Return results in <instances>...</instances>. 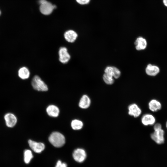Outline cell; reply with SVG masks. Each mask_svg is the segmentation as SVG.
Returning <instances> with one entry per match:
<instances>
[{
    "instance_id": "cell-1",
    "label": "cell",
    "mask_w": 167,
    "mask_h": 167,
    "mask_svg": "<svg viewBox=\"0 0 167 167\" xmlns=\"http://www.w3.org/2000/svg\"><path fill=\"white\" fill-rule=\"evenodd\" d=\"M49 140L53 145L57 148L62 146L65 142L64 136L58 132L52 133L49 137Z\"/></svg>"
},
{
    "instance_id": "cell-2",
    "label": "cell",
    "mask_w": 167,
    "mask_h": 167,
    "mask_svg": "<svg viewBox=\"0 0 167 167\" xmlns=\"http://www.w3.org/2000/svg\"><path fill=\"white\" fill-rule=\"evenodd\" d=\"M31 84L33 88L38 91H46L48 89L47 85L37 75H35L33 78Z\"/></svg>"
},
{
    "instance_id": "cell-3",
    "label": "cell",
    "mask_w": 167,
    "mask_h": 167,
    "mask_svg": "<svg viewBox=\"0 0 167 167\" xmlns=\"http://www.w3.org/2000/svg\"><path fill=\"white\" fill-rule=\"evenodd\" d=\"M39 2L40 4V11L44 15L50 14L53 10L56 7L55 5H53L50 2L46 0H40Z\"/></svg>"
},
{
    "instance_id": "cell-4",
    "label": "cell",
    "mask_w": 167,
    "mask_h": 167,
    "mask_svg": "<svg viewBox=\"0 0 167 167\" xmlns=\"http://www.w3.org/2000/svg\"><path fill=\"white\" fill-rule=\"evenodd\" d=\"M150 137L156 143L158 144H162L165 141V131L162 129L154 131L151 134Z\"/></svg>"
},
{
    "instance_id": "cell-5",
    "label": "cell",
    "mask_w": 167,
    "mask_h": 167,
    "mask_svg": "<svg viewBox=\"0 0 167 167\" xmlns=\"http://www.w3.org/2000/svg\"><path fill=\"white\" fill-rule=\"evenodd\" d=\"M58 54L59 60L62 63H67L70 59L71 56L68 52L67 49L65 47H62L60 48Z\"/></svg>"
},
{
    "instance_id": "cell-6",
    "label": "cell",
    "mask_w": 167,
    "mask_h": 167,
    "mask_svg": "<svg viewBox=\"0 0 167 167\" xmlns=\"http://www.w3.org/2000/svg\"><path fill=\"white\" fill-rule=\"evenodd\" d=\"M6 126L8 127L12 128L16 124L17 119L15 115L11 113H6L4 116Z\"/></svg>"
},
{
    "instance_id": "cell-7",
    "label": "cell",
    "mask_w": 167,
    "mask_h": 167,
    "mask_svg": "<svg viewBox=\"0 0 167 167\" xmlns=\"http://www.w3.org/2000/svg\"><path fill=\"white\" fill-rule=\"evenodd\" d=\"M128 109L129 115L135 118L139 116L142 113L141 109L135 103L129 105L128 106Z\"/></svg>"
},
{
    "instance_id": "cell-8",
    "label": "cell",
    "mask_w": 167,
    "mask_h": 167,
    "mask_svg": "<svg viewBox=\"0 0 167 167\" xmlns=\"http://www.w3.org/2000/svg\"><path fill=\"white\" fill-rule=\"evenodd\" d=\"M86 154L85 151L82 148H77L74 151L73 156L76 161L81 163L84 161L86 157Z\"/></svg>"
},
{
    "instance_id": "cell-9",
    "label": "cell",
    "mask_w": 167,
    "mask_h": 167,
    "mask_svg": "<svg viewBox=\"0 0 167 167\" xmlns=\"http://www.w3.org/2000/svg\"><path fill=\"white\" fill-rule=\"evenodd\" d=\"M156 118L150 113L145 114L141 118V123L144 126L153 125L156 123Z\"/></svg>"
},
{
    "instance_id": "cell-10",
    "label": "cell",
    "mask_w": 167,
    "mask_h": 167,
    "mask_svg": "<svg viewBox=\"0 0 167 167\" xmlns=\"http://www.w3.org/2000/svg\"><path fill=\"white\" fill-rule=\"evenodd\" d=\"M28 142L30 148L36 153H41L45 149V146L43 143L37 142L31 139H29Z\"/></svg>"
},
{
    "instance_id": "cell-11",
    "label": "cell",
    "mask_w": 167,
    "mask_h": 167,
    "mask_svg": "<svg viewBox=\"0 0 167 167\" xmlns=\"http://www.w3.org/2000/svg\"><path fill=\"white\" fill-rule=\"evenodd\" d=\"M148 108L152 112H156L161 110L162 108L161 102L156 99H152L148 104Z\"/></svg>"
},
{
    "instance_id": "cell-12",
    "label": "cell",
    "mask_w": 167,
    "mask_h": 167,
    "mask_svg": "<svg viewBox=\"0 0 167 167\" xmlns=\"http://www.w3.org/2000/svg\"><path fill=\"white\" fill-rule=\"evenodd\" d=\"M78 36L77 34L72 30H69L65 32L64 37L65 40L68 42L72 43L76 39Z\"/></svg>"
},
{
    "instance_id": "cell-13",
    "label": "cell",
    "mask_w": 167,
    "mask_h": 167,
    "mask_svg": "<svg viewBox=\"0 0 167 167\" xmlns=\"http://www.w3.org/2000/svg\"><path fill=\"white\" fill-rule=\"evenodd\" d=\"M135 48L137 50H140L145 49L147 45L146 40L142 37H139L137 38L135 42Z\"/></svg>"
},
{
    "instance_id": "cell-14",
    "label": "cell",
    "mask_w": 167,
    "mask_h": 167,
    "mask_svg": "<svg viewBox=\"0 0 167 167\" xmlns=\"http://www.w3.org/2000/svg\"><path fill=\"white\" fill-rule=\"evenodd\" d=\"M145 70L146 74L151 76H155L160 72V69L158 66L151 64L147 65Z\"/></svg>"
},
{
    "instance_id": "cell-15",
    "label": "cell",
    "mask_w": 167,
    "mask_h": 167,
    "mask_svg": "<svg viewBox=\"0 0 167 167\" xmlns=\"http://www.w3.org/2000/svg\"><path fill=\"white\" fill-rule=\"evenodd\" d=\"M91 103V101L89 97L87 95H84L80 99L79 106L82 109H86L88 108Z\"/></svg>"
},
{
    "instance_id": "cell-16",
    "label": "cell",
    "mask_w": 167,
    "mask_h": 167,
    "mask_svg": "<svg viewBox=\"0 0 167 167\" xmlns=\"http://www.w3.org/2000/svg\"><path fill=\"white\" fill-rule=\"evenodd\" d=\"M46 111L49 116L54 117H58L59 113L58 108L54 105H49L47 108Z\"/></svg>"
},
{
    "instance_id": "cell-17",
    "label": "cell",
    "mask_w": 167,
    "mask_h": 167,
    "mask_svg": "<svg viewBox=\"0 0 167 167\" xmlns=\"http://www.w3.org/2000/svg\"><path fill=\"white\" fill-rule=\"evenodd\" d=\"M18 74L19 77L22 79H28L30 75V72L28 69L26 67H23L20 68L18 71Z\"/></svg>"
},
{
    "instance_id": "cell-18",
    "label": "cell",
    "mask_w": 167,
    "mask_h": 167,
    "mask_svg": "<svg viewBox=\"0 0 167 167\" xmlns=\"http://www.w3.org/2000/svg\"><path fill=\"white\" fill-rule=\"evenodd\" d=\"M83 126V122L79 120L75 119L71 122V126L74 130H79L81 129Z\"/></svg>"
},
{
    "instance_id": "cell-19",
    "label": "cell",
    "mask_w": 167,
    "mask_h": 167,
    "mask_svg": "<svg viewBox=\"0 0 167 167\" xmlns=\"http://www.w3.org/2000/svg\"><path fill=\"white\" fill-rule=\"evenodd\" d=\"M33 156L30 150L27 149L24 151V160L26 164L29 163L31 159L33 158Z\"/></svg>"
},
{
    "instance_id": "cell-20",
    "label": "cell",
    "mask_w": 167,
    "mask_h": 167,
    "mask_svg": "<svg viewBox=\"0 0 167 167\" xmlns=\"http://www.w3.org/2000/svg\"><path fill=\"white\" fill-rule=\"evenodd\" d=\"M113 77L112 75L105 73L103 75V78L105 82L107 84L111 85L113 84L114 82Z\"/></svg>"
},
{
    "instance_id": "cell-21",
    "label": "cell",
    "mask_w": 167,
    "mask_h": 167,
    "mask_svg": "<svg viewBox=\"0 0 167 167\" xmlns=\"http://www.w3.org/2000/svg\"><path fill=\"white\" fill-rule=\"evenodd\" d=\"M153 125L154 131L162 129V125L160 123H155Z\"/></svg>"
},
{
    "instance_id": "cell-22",
    "label": "cell",
    "mask_w": 167,
    "mask_h": 167,
    "mask_svg": "<svg viewBox=\"0 0 167 167\" xmlns=\"http://www.w3.org/2000/svg\"><path fill=\"white\" fill-rule=\"evenodd\" d=\"M66 164L65 163H62L61 161L59 160L57 162L55 167H67Z\"/></svg>"
},
{
    "instance_id": "cell-23",
    "label": "cell",
    "mask_w": 167,
    "mask_h": 167,
    "mask_svg": "<svg viewBox=\"0 0 167 167\" xmlns=\"http://www.w3.org/2000/svg\"><path fill=\"white\" fill-rule=\"evenodd\" d=\"M76 1L80 4L85 5L88 4L90 0H76Z\"/></svg>"
},
{
    "instance_id": "cell-24",
    "label": "cell",
    "mask_w": 167,
    "mask_h": 167,
    "mask_svg": "<svg viewBox=\"0 0 167 167\" xmlns=\"http://www.w3.org/2000/svg\"><path fill=\"white\" fill-rule=\"evenodd\" d=\"M163 5L167 7V0H162Z\"/></svg>"
},
{
    "instance_id": "cell-25",
    "label": "cell",
    "mask_w": 167,
    "mask_h": 167,
    "mask_svg": "<svg viewBox=\"0 0 167 167\" xmlns=\"http://www.w3.org/2000/svg\"><path fill=\"white\" fill-rule=\"evenodd\" d=\"M165 126H166V129H167V121H166V122Z\"/></svg>"
},
{
    "instance_id": "cell-26",
    "label": "cell",
    "mask_w": 167,
    "mask_h": 167,
    "mask_svg": "<svg viewBox=\"0 0 167 167\" xmlns=\"http://www.w3.org/2000/svg\"><path fill=\"white\" fill-rule=\"evenodd\" d=\"M1 14V12H0V15Z\"/></svg>"
}]
</instances>
